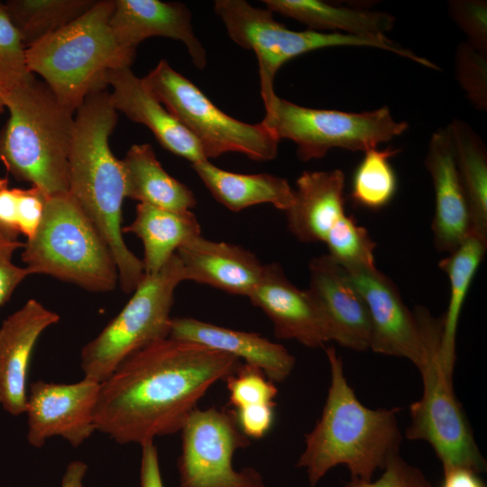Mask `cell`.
<instances>
[{
    "instance_id": "obj_1",
    "label": "cell",
    "mask_w": 487,
    "mask_h": 487,
    "mask_svg": "<svg viewBox=\"0 0 487 487\" xmlns=\"http://www.w3.org/2000/svg\"><path fill=\"white\" fill-rule=\"evenodd\" d=\"M241 364L231 354L194 342L170 336L154 342L100 384L96 428L123 445L179 432L207 391Z\"/></svg>"
},
{
    "instance_id": "obj_2",
    "label": "cell",
    "mask_w": 487,
    "mask_h": 487,
    "mask_svg": "<svg viewBox=\"0 0 487 487\" xmlns=\"http://www.w3.org/2000/svg\"><path fill=\"white\" fill-rule=\"evenodd\" d=\"M75 113L68 192L106 243L116 264L120 288L133 293L145 273L142 261L123 237L124 170L122 160L109 147L118 114L106 89L89 95Z\"/></svg>"
},
{
    "instance_id": "obj_3",
    "label": "cell",
    "mask_w": 487,
    "mask_h": 487,
    "mask_svg": "<svg viewBox=\"0 0 487 487\" xmlns=\"http://www.w3.org/2000/svg\"><path fill=\"white\" fill-rule=\"evenodd\" d=\"M330 385L320 418L305 435V449L297 467L305 468L309 487H315L332 468L345 464L351 479L372 481L378 469L399 453L401 433L399 408L365 407L348 384L343 361L334 346L325 348Z\"/></svg>"
},
{
    "instance_id": "obj_4",
    "label": "cell",
    "mask_w": 487,
    "mask_h": 487,
    "mask_svg": "<svg viewBox=\"0 0 487 487\" xmlns=\"http://www.w3.org/2000/svg\"><path fill=\"white\" fill-rule=\"evenodd\" d=\"M4 101L0 161L7 172L49 196L67 193L75 113L34 75Z\"/></svg>"
},
{
    "instance_id": "obj_5",
    "label": "cell",
    "mask_w": 487,
    "mask_h": 487,
    "mask_svg": "<svg viewBox=\"0 0 487 487\" xmlns=\"http://www.w3.org/2000/svg\"><path fill=\"white\" fill-rule=\"evenodd\" d=\"M114 0H97L78 19L25 49L29 71L76 112L94 92L106 88L108 71L130 67L136 51L116 40L110 26Z\"/></svg>"
},
{
    "instance_id": "obj_6",
    "label": "cell",
    "mask_w": 487,
    "mask_h": 487,
    "mask_svg": "<svg viewBox=\"0 0 487 487\" xmlns=\"http://www.w3.org/2000/svg\"><path fill=\"white\" fill-rule=\"evenodd\" d=\"M32 274H45L93 292L118 283L114 257L94 224L69 192L50 196L41 222L23 247Z\"/></svg>"
},
{
    "instance_id": "obj_7",
    "label": "cell",
    "mask_w": 487,
    "mask_h": 487,
    "mask_svg": "<svg viewBox=\"0 0 487 487\" xmlns=\"http://www.w3.org/2000/svg\"><path fill=\"white\" fill-rule=\"evenodd\" d=\"M214 11L231 40L257 58L261 95L264 106L276 95L273 83L280 67L307 52L330 47H371L392 52L418 64L423 59L387 36H355L311 30L292 31L277 22L267 8H257L244 0H216Z\"/></svg>"
},
{
    "instance_id": "obj_8",
    "label": "cell",
    "mask_w": 487,
    "mask_h": 487,
    "mask_svg": "<svg viewBox=\"0 0 487 487\" xmlns=\"http://www.w3.org/2000/svg\"><path fill=\"white\" fill-rule=\"evenodd\" d=\"M427 344V357L418 371L423 381L421 398L409 407V440L427 441L441 461L443 471L466 468L477 473L486 468L469 421L458 401L449 375L440 362L442 317H434L426 308L418 312Z\"/></svg>"
},
{
    "instance_id": "obj_9",
    "label": "cell",
    "mask_w": 487,
    "mask_h": 487,
    "mask_svg": "<svg viewBox=\"0 0 487 487\" xmlns=\"http://www.w3.org/2000/svg\"><path fill=\"white\" fill-rule=\"evenodd\" d=\"M185 280L175 253L158 272L144 275L122 310L80 353L84 377L104 382L129 356L170 336L174 292Z\"/></svg>"
},
{
    "instance_id": "obj_10",
    "label": "cell",
    "mask_w": 487,
    "mask_h": 487,
    "mask_svg": "<svg viewBox=\"0 0 487 487\" xmlns=\"http://www.w3.org/2000/svg\"><path fill=\"white\" fill-rule=\"evenodd\" d=\"M145 87L197 139L208 160L238 152L255 161L273 160L279 140L262 122L251 124L220 110L189 79L161 60L145 77Z\"/></svg>"
},
{
    "instance_id": "obj_11",
    "label": "cell",
    "mask_w": 487,
    "mask_h": 487,
    "mask_svg": "<svg viewBox=\"0 0 487 487\" xmlns=\"http://www.w3.org/2000/svg\"><path fill=\"white\" fill-rule=\"evenodd\" d=\"M265 107L262 123L280 141L297 146L301 161L324 157L334 148L366 152L406 132V122L397 121L388 106L349 113L302 106L274 96Z\"/></svg>"
},
{
    "instance_id": "obj_12",
    "label": "cell",
    "mask_w": 487,
    "mask_h": 487,
    "mask_svg": "<svg viewBox=\"0 0 487 487\" xmlns=\"http://www.w3.org/2000/svg\"><path fill=\"white\" fill-rule=\"evenodd\" d=\"M179 487H265L253 468L236 471L234 454L250 445L232 409H195L181 430Z\"/></svg>"
},
{
    "instance_id": "obj_13",
    "label": "cell",
    "mask_w": 487,
    "mask_h": 487,
    "mask_svg": "<svg viewBox=\"0 0 487 487\" xmlns=\"http://www.w3.org/2000/svg\"><path fill=\"white\" fill-rule=\"evenodd\" d=\"M100 384L85 377L69 384L41 380L30 383L25 409L29 444L41 447L47 439L61 436L78 447L90 437L96 430L95 409Z\"/></svg>"
},
{
    "instance_id": "obj_14",
    "label": "cell",
    "mask_w": 487,
    "mask_h": 487,
    "mask_svg": "<svg viewBox=\"0 0 487 487\" xmlns=\"http://www.w3.org/2000/svg\"><path fill=\"white\" fill-rule=\"evenodd\" d=\"M346 271L369 311L370 349L407 358L419 369L427 357L425 338L414 310L406 306L396 285L377 268Z\"/></svg>"
},
{
    "instance_id": "obj_15",
    "label": "cell",
    "mask_w": 487,
    "mask_h": 487,
    "mask_svg": "<svg viewBox=\"0 0 487 487\" xmlns=\"http://www.w3.org/2000/svg\"><path fill=\"white\" fill-rule=\"evenodd\" d=\"M308 271L307 290L324 318L330 341L354 351L370 349L369 311L346 270L323 254L310 260Z\"/></svg>"
},
{
    "instance_id": "obj_16",
    "label": "cell",
    "mask_w": 487,
    "mask_h": 487,
    "mask_svg": "<svg viewBox=\"0 0 487 487\" xmlns=\"http://www.w3.org/2000/svg\"><path fill=\"white\" fill-rule=\"evenodd\" d=\"M272 323L279 339H293L309 348L330 341L324 318L307 289H300L276 262L264 264L262 278L250 295Z\"/></svg>"
},
{
    "instance_id": "obj_17",
    "label": "cell",
    "mask_w": 487,
    "mask_h": 487,
    "mask_svg": "<svg viewBox=\"0 0 487 487\" xmlns=\"http://www.w3.org/2000/svg\"><path fill=\"white\" fill-rule=\"evenodd\" d=\"M60 316L34 299L8 316L0 326V405L7 413H25L28 375L41 335Z\"/></svg>"
},
{
    "instance_id": "obj_18",
    "label": "cell",
    "mask_w": 487,
    "mask_h": 487,
    "mask_svg": "<svg viewBox=\"0 0 487 487\" xmlns=\"http://www.w3.org/2000/svg\"><path fill=\"white\" fill-rule=\"evenodd\" d=\"M425 166L435 193L433 244L438 252L449 254L473 234V228L447 126L432 133Z\"/></svg>"
},
{
    "instance_id": "obj_19",
    "label": "cell",
    "mask_w": 487,
    "mask_h": 487,
    "mask_svg": "<svg viewBox=\"0 0 487 487\" xmlns=\"http://www.w3.org/2000/svg\"><path fill=\"white\" fill-rule=\"evenodd\" d=\"M188 7L179 2L160 0H114L110 26L120 44L136 51L144 40L158 36L180 41L193 64H207V52L196 36Z\"/></svg>"
},
{
    "instance_id": "obj_20",
    "label": "cell",
    "mask_w": 487,
    "mask_h": 487,
    "mask_svg": "<svg viewBox=\"0 0 487 487\" xmlns=\"http://www.w3.org/2000/svg\"><path fill=\"white\" fill-rule=\"evenodd\" d=\"M110 99L117 112L149 128L163 148L191 164L207 160L197 139L145 87L130 67L113 69L106 77Z\"/></svg>"
},
{
    "instance_id": "obj_21",
    "label": "cell",
    "mask_w": 487,
    "mask_h": 487,
    "mask_svg": "<svg viewBox=\"0 0 487 487\" xmlns=\"http://www.w3.org/2000/svg\"><path fill=\"white\" fill-rule=\"evenodd\" d=\"M185 280L207 285L229 294L248 297L260 281L264 264L252 252L201 234L176 252Z\"/></svg>"
},
{
    "instance_id": "obj_22",
    "label": "cell",
    "mask_w": 487,
    "mask_h": 487,
    "mask_svg": "<svg viewBox=\"0 0 487 487\" xmlns=\"http://www.w3.org/2000/svg\"><path fill=\"white\" fill-rule=\"evenodd\" d=\"M170 336L231 354L260 369L273 382L284 381L295 357L282 345L257 333L214 325L193 317H172Z\"/></svg>"
},
{
    "instance_id": "obj_23",
    "label": "cell",
    "mask_w": 487,
    "mask_h": 487,
    "mask_svg": "<svg viewBox=\"0 0 487 487\" xmlns=\"http://www.w3.org/2000/svg\"><path fill=\"white\" fill-rule=\"evenodd\" d=\"M341 170H306L296 181L293 202L285 211L289 232L301 243H324L345 215Z\"/></svg>"
},
{
    "instance_id": "obj_24",
    "label": "cell",
    "mask_w": 487,
    "mask_h": 487,
    "mask_svg": "<svg viewBox=\"0 0 487 487\" xmlns=\"http://www.w3.org/2000/svg\"><path fill=\"white\" fill-rule=\"evenodd\" d=\"M271 13L294 19L308 30L355 36H386L395 24L388 12L335 5L320 0H264Z\"/></svg>"
},
{
    "instance_id": "obj_25",
    "label": "cell",
    "mask_w": 487,
    "mask_h": 487,
    "mask_svg": "<svg viewBox=\"0 0 487 487\" xmlns=\"http://www.w3.org/2000/svg\"><path fill=\"white\" fill-rule=\"evenodd\" d=\"M192 168L215 199L231 211L264 203L287 211L293 202L294 189L283 178L268 173L231 172L208 160L194 163Z\"/></svg>"
},
{
    "instance_id": "obj_26",
    "label": "cell",
    "mask_w": 487,
    "mask_h": 487,
    "mask_svg": "<svg viewBox=\"0 0 487 487\" xmlns=\"http://www.w3.org/2000/svg\"><path fill=\"white\" fill-rule=\"evenodd\" d=\"M122 163L126 198L177 212L191 211L196 206L194 192L162 168L151 144L132 145Z\"/></svg>"
},
{
    "instance_id": "obj_27",
    "label": "cell",
    "mask_w": 487,
    "mask_h": 487,
    "mask_svg": "<svg viewBox=\"0 0 487 487\" xmlns=\"http://www.w3.org/2000/svg\"><path fill=\"white\" fill-rule=\"evenodd\" d=\"M135 234L143 244L145 275L158 272L178 249L201 234L192 211L177 212L138 203L133 222L122 229Z\"/></svg>"
},
{
    "instance_id": "obj_28",
    "label": "cell",
    "mask_w": 487,
    "mask_h": 487,
    "mask_svg": "<svg viewBox=\"0 0 487 487\" xmlns=\"http://www.w3.org/2000/svg\"><path fill=\"white\" fill-rule=\"evenodd\" d=\"M487 238L472 234L458 248L442 259L438 265L449 280L450 294L442 317L440 362L453 376L455 363V339L460 314L471 283L484 258Z\"/></svg>"
},
{
    "instance_id": "obj_29",
    "label": "cell",
    "mask_w": 487,
    "mask_h": 487,
    "mask_svg": "<svg viewBox=\"0 0 487 487\" xmlns=\"http://www.w3.org/2000/svg\"><path fill=\"white\" fill-rule=\"evenodd\" d=\"M473 234L487 238V150L473 129L455 118L447 125Z\"/></svg>"
},
{
    "instance_id": "obj_30",
    "label": "cell",
    "mask_w": 487,
    "mask_h": 487,
    "mask_svg": "<svg viewBox=\"0 0 487 487\" xmlns=\"http://www.w3.org/2000/svg\"><path fill=\"white\" fill-rule=\"evenodd\" d=\"M96 0H8L6 14L25 49L69 24Z\"/></svg>"
},
{
    "instance_id": "obj_31",
    "label": "cell",
    "mask_w": 487,
    "mask_h": 487,
    "mask_svg": "<svg viewBox=\"0 0 487 487\" xmlns=\"http://www.w3.org/2000/svg\"><path fill=\"white\" fill-rule=\"evenodd\" d=\"M400 151L387 147L364 152L352 182L351 198L357 206L378 210L391 201L397 189V178L391 159Z\"/></svg>"
},
{
    "instance_id": "obj_32",
    "label": "cell",
    "mask_w": 487,
    "mask_h": 487,
    "mask_svg": "<svg viewBox=\"0 0 487 487\" xmlns=\"http://www.w3.org/2000/svg\"><path fill=\"white\" fill-rule=\"evenodd\" d=\"M48 197L38 187L11 188L8 178H0V234L27 239L37 231L44 215Z\"/></svg>"
},
{
    "instance_id": "obj_33",
    "label": "cell",
    "mask_w": 487,
    "mask_h": 487,
    "mask_svg": "<svg viewBox=\"0 0 487 487\" xmlns=\"http://www.w3.org/2000/svg\"><path fill=\"white\" fill-rule=\"evenodd\" d=\"M328 255L345 270L373 269L376 244L367 229L346 214L328 232Z\"/></svg>"
},
{
    "instance_id": "obj_34",
    "label": "cell",
    "mask_w": 487,
    "mask_h": 487,
    "mask_svg": "<svg viewBox=\"0 0 487 487\" xmlns=\"http://www.w3.org/2000/svg\"><path fill=\"white\" fill-rule=\"evenodd\" d=\"M32 76L25 47L0 1V96L5 99Z\"/></svg>"
},
{
    "instance_id": "obj_35",
    "label": "cell",
    "mask_w": 487,
    "mask_h": 487,
    "mask_svg": "<svg viewBox=\"0 0 487 487\" xmlns=\"http://www.w3.org/2000/svg\"><path fill=\"white\" fill-rule=\"evenodd\" d=\"M232 409L256 405H276L278 388L258 368L242 363L226 380Z\"/></svg>"
},
{
    "instance_id": "obj_36",
    "label": "cell",
    "mask_w": 487,
    "mask_h": 487,
    "mask_svg": "<svg viewBox=\"0 0 487 487\" xmlns=\"http://www.w3.org/2000/svg\"><path fill=\"white\" fill-rule=\"evenodd\" d=\"M455 69L456 79L471 104L480 111H486L487 54L462 41L455 51Z\"/></svg>"
},
{
    "instance_id": "obj_37",
    "label": "cell",
    "mask_w": 487,
    "mask_h": 487,
    "mask_svg": "<svg viewBox=\"0 0 487 487\" xmlns=\"http://www.w3.org/2000/svg\"><path fill=\"white\" fill-rule=\"evenodd\" d=\"M448 14L466 35V42L487 54V2L451 0L448 1Z\"/></svg>"
},
{
    "instance_id": "obj_38",
    "label": "cell",
    "mask_w": 487,
    "mask_h": 487,
    "mask_svg": "<svg viewBox=\"0 0 487 487\" xmlns=\"http://www.w3.org/2000/svg\"><path fill=\"white\" fill-rule=\"evenodd\" d=\"M382 470L374 482L351 479L345 487H433L423 473L403 460L399 453L388 459Z\"/></svg>"
},
{
    "instance_id": "obj_39",
    "label": "cell",
    "mask_w": 487,
    "mask_h": 487,
    "mask_svg": "<svg viewBox=\"0 0 487 487\" xmlns=\"http://www.w3.org/2000/svg\"><path fill=\"white\" fill-rule=\"evenodd\" d=\"M23 245L18 239L0 234V307L9 300L21 282L32 275L28 268L13 262L14 252Z\"/></svg>"
},
{
    "instance_id": "obj_40",
    "label": "cell",
    "mask_w": 487,
    "mask_h": 487,
    "mask_svg": "<svg viewBox=\"0 0 487 487\" xmlns=\"http://www.w3.org/2000/svg\"><path fill=\"white\" fill-rule=\"evenodd\" d=\"M275 405H256L232 409L241 431L249 438L261 439L272 428Z\"/></svg>"
},
{
    "instance_id": "obj_41",
    "label": "cell",
    "mask_w": 487,
    "mask_h": 487,
    "mask_svg": "<svg viewBox=\"0 0 487 487\" xmlns=\"http://www.w3.org/2000/svg\"><path fill=\"white\" fill-rule=\"evenodd\" d=\"M142 457L140 467L141 487H163L158 450L154 441L141 445Z\"/></svg>"
},
{
    "instance_id": "obj_42",
    "label": "cell",
    "mask_w": 487,
    "mask_h": 487,
    "mask_svg": "<svg viewBox=\"0 0 487 487\" xmlns=\"http://www.w3.org/2000/svg\"><path fill=\"white\" fill-rule=\"evenodd\" d=\"M443 472L441 487H485L478 473L470 469L457 467Z\"/></svg>"
},
{
    "instance_id": "obj_43",
    "label": "cell",
    "mask_w": 487,
    "mask_h": 487,
    "mask_svg": "<svg viewBox=\"0 0 487 487\" xmlns=\"http://www.w3.org/2000/svg\"><path fill=\"white\" fill-rule=\"evenodd\" d=\"M87 470V464L79 460L72 461L67 467L60 487H83V480Z\"/></svg>"
},
{
    "instance_id": "obj_44",
    "label": "cell",
    "mask_w": 487,
    "mask_h": 487,
    "mask_svg": "<svg viewBox=\"0 0 487 487\" xmlns=\"http://www.w3.org/2000/svg\"><path fill=\"white\" fill-rule=\"evenodd\" d=\"M6 109L4 99L0 96V114Z\"/></svg>"
}]
</instances>
